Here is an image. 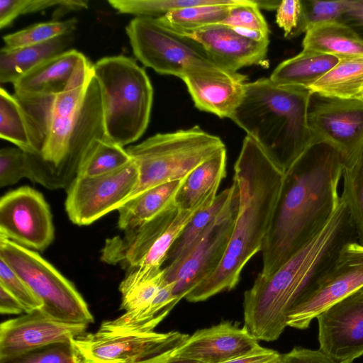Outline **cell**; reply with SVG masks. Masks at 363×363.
Masks as SVG:
<instances>
[{
  "label": "cell",
  "mask_w": 363,
  "mask_h": 363,
  "mask_svg": "<svg viewBox=\"0 0 363 363\" xmlns=\"http://www.w3.org/2000/svg\"><path fill=\"white\" fill-rule=\"evenodd\" d=\"M343 162L330 145L311 146L285 173L261 250L267 276L277 270L327 223L337 208Z\"/></svg>",
  "instance_id": "cell-1"
},
{
  "label": "cell",
  "mask_w": 363,
  "mask_h": 363,
  "mask_svg": "<svg viewBox=\"0 0 363 363\" xmlns=\"http://www.w3.org/2000/svg\"><path fill=\"white\" fill-rule=\"evenodd\" d=\"M358 242L348 206L340 203L324 226L277 270L258 274L245 291L243 328L256 340H277L289 313L307 290L332 265L342 247Z\"/></svg>",
  "instance_id": "cell-2"
},
{
  "label": "cell",
  "mask_w": 363,
  "mask_h": 363,
  "mask_svg": "<svg viewBox=\"0 0 363 363\" xmlns=\"http://www.w3.org/2000/svg\"><path fill=\"white\" fill-rule=\"evenodd\" d=\"M285 173L248 135L234 165L239 206L233 230L217 269L184 298L203 301L234 289L248 261L261 252L279 199Z\"/></svg>",
  "instance_id": "cell-3"
},
{
  "label": "cell",
  "mask_w": 363,
  "mask_h": 363,
  "mask_svg": "<svg viewBox=\"0 0 363 363\" xmlns=\"http://www.w3.org/2000/svg\"><path fill=\"white\" fill-rule=\"evenodd\" d=\"M308 89L279 85L269 77L247 82L230 119L286 173L316 141L309 128Z\"/></svg>",
  "instance_id": "cell-4"
},
{
  "label": "cell",
  "mask_w": 363,
  "mask_h": 363,
  "mask_svg": "<svg viewBox=\"0 0 363 363\" xmlns=\"http://www.w3.org/2000/svg\"><path fill=\"white\" fill-rule=\"evenodd\" d=\"M99 86L105 133L122 147L138 140L149 124L153 88L145 70L125 55L93 65Z\"/></svg>",
  "instance_id": "cell-5"
},
{
  "label": "cell",
  "mask_w": 363,
  "mask_h": 363,
  "mask_svg": "<svg viewBox=\"0 0 363 363\" xmlns=\"http://www.w3.org/2000/svg\"><path fill=\"white\" fill-rule=\"evenodd\" d=\"M135 57L160 74L182 80L206 76L246 82L247 77L218 65L192 39L171 29L158 18L135 17L125 27Z\"/></svg>",
  "instance_id": "cell-6"
},
{
  "label": "cell",
  "mask_w": 363,
  "mask_h": 363,
  "mask_svg": "<svg viewBox=\"0 0 363 363\" xmlns=\"http://www.w3.org/2000/svg\"><path fill=\"white\" fill-rule=\"evenodd\" d=\"M225 148L219 137L198 125L157 133L129 146L126 150L138 166V179L128 201L158 185L185 179L199 164Z\"/></svg>",
  "instance_id": "cell-7"
},
{
  "label": "cell",
  "mask_w": 363,
  "mask_h": 363,
  "mask_svg": "<svg viewBox=\"0 0 363 363\" xmlns=\"http://www.w3.org/2000/svg\"><path fill=\"white\" fill-rule=\"evenodd\" d=\"M0 258L31 288L43 303V312L65 323L94 322L74 284L38 252L0 237Z\"/></svg>",
  "instance_id": "cell-8"
},
{
  "label": "cell",
  "mask_w": 363,
  "mask_h": 363,
  "mask_svg": "<svg viewBox=\"0 0 363 363\" xmlns=\"http://www.w3.org/2000/svg\"><path fill=\"white\" fill-rule=\"evenodd\" d=\"M198 211L176 206L123 235L106 240L101 260L130 271L141 267L161 268L185 226Z\"/></svg>",
  "instance_id": "cell-9"
},
{
  "label": "cell",
  "mask_w": 363,
  "mask_h": 363,
  "mask_svg": "<svg viewBox=\"0 0 363 363\" xmlns=\"http://www.w3.org/2000/svg\"><path fill=\"white\" fill-rule=\"evenodd\" d=\"M189 335L123 331L101 325L95 333L72 340L82 363H150L170 354Z\"/></svg>",
  "instance_id": "cell-10"
},
{
  "label": "cell",
  "mask_w": 363,
  "mask_h": 363,
  "mask_svg": "<svg viewBox=\"0 0 363 363\" xmlns=\"http://www.w3.org/2000/svg\"><path fill=\"white\" fill-rule=\"evenodd\" d=\"M238 206L236 185L228 204L193 245L178 259L163 268L164 280L174 284V294L179 298H185L218 267L229 244Z\"/></svg>",
  "instance_id": "cell-11"
},
{
  "label": "cell",
  "mask_w": 363,
  "mask_h": 363,
  "mask_svg": "<svg viewBox=\"0 0 363 363\" xmlns=\"http://www.w3.org/2000/svg\"><path fill=\"white\" fill-rule=\"evenodd\" d=\"M363 287V245H345L332 265L289 313L287 326L307 329L325 309Z\"/></svg>",
  "instance_id": "cell-12"
},
{
  "label": "cell",
  "mask_w": 363,
  "mask_h": 363,
  "mask_svg": "<svg viewBox=\"0 0 363 363\" xmlns=\"http://www.w3.org/2000/svg\"><path fill=\"white\" fill-rule=\"evenodd\" d=\"M138 179V166L133 160L106 174L77 177L67 189L65 205L69 220L77 225H88L118 210L128 201Z\"/></svg>",
  "instance_id": "cell-13"
},
{
  "label": "cell",
  "mask_w": 363,
  "mask_h": 363,
  "mask_svg": "<svg viewBox=\"0 0 363 363\" xmlns=\"http://www.w3.org/2000/svg\"><path fill=\"white\" fill-rule=\"evenodd\" d=\"M308 121L317 143H325L351 164L363 150V101L311 93Z\"/></svg>",
  "instance_id": "cell-14"
},
{
  "label": "cell",
  "mask_w": 363,
  "mask_h": 363,
  "mask_svg": "<svg viewBox=\"0 0 363 363\" xmlns=\"http://www.w3.org/2000/svg\"><path fill=\"white\" fill-rule=\"evenodd\" d=\"M0 237L32 250L43 251L52 242V217L40 192L21 186L1 197Z\"/></svg>",
  "instance_id": "cell-15"
},
{
  "label": "cell",
  "mask_w": 363,
  "mask_h": 363,
  "mask_svg": "<svg viewBox=\"0 0 363 363\" xmlns=\"http://www.w3.org/2000/svg\"><path fill=\"white\" fill-rule=\"evenodd\" d=\"M319 350L335 363H353L363 354V293L359 289L316 317Z\"/></svg>",
  "instance_id": "cell-16"
},
{
  "label": "cell",
  "mask_w": 363,
  "mask_h": 363,
  "mask_svg": "<svg viewBox=\"0 0 363 363\" xmlns=\"http://www.w3.org/2000/svg\"><path fill=\"white\" fill-rule=\"evenodd\" d=\"M87 325L65 323L40 309L3 322L0 357L23 353L53 343L72 341L85 333Z\"/></svg>",
  "instance_id": "cell-17"
},
{
  "label": "cell",
  "mask_w": 363,
  "mask_h": 363,
  "mask_svg": "<svg viewBox=\"0 0 363 363\" xmlns=\"http://www.w3.org/2000/svg\"><path fill=\"white\" fill-rule=\"evenodd\" d=\"M259 346L258 340L243 327L224 321L189 335L171 355L203 363H222L247 354Z\"/></svg>",
  "instance_id": "cell-18"
},
{
  "label": "cell",
  "mask_w": 363,
  "mask_h": 363,
  "mask_svg": "<svg viewBox=\"0 0 363 363\" xmlns=\"http://www.w3.org/2000/svg\"><path fill=\"white\" fill-rule=\"evenodd\" d=\"M199 43L218 65L232 72L251 65H267L269 40L259 41L234 28L217 23L179 33Z\"/></svg>",
  "instance_id": "cell-19"
},
{
  "label": "cell",
  "mask_w": 363,
  "mask_h": 363,
  "mask_svg": "<svg viewBox=\"0 0 363 363\" xmlns=\"http://www.w3.org/2000/svg\"><path fill=\"white\" fill-rule=\"evenodd\" d=\"M226 148L196 167L179 189L176 206L184 211H198L213 203L220 184L226 175Z\"/></svg>",
  "instance_id": "cell-20"
},
{
  "label": "cell",
  "mask_w": 363,
  "mask_h": 363,
  "mask_svg": "<svg viewBox=\"0 0 363 363\" xmlns=\"http://www.w3.org/2000/svg\"><path fill=\"white\" fill-rule=\"evenodd\" d=\"M195 106L219 118H230L240 105L246 82L192 76L183 79Z\"/></svg>",
  "instance_id": "cell-21"
},
{
  "label": "cell",
  "mask_w": 363,
  "mask_h": 363,
  "mask_svg": "<svg viewBox=\"0 0 363 363\" xmlns=\"http://www.w3.org/2000/svg\"><path fill=\"white\" fill-rule=\"evenodd\" d=\"M84 55L71 49L37 67L13 84L18 96L58 94L64 90Z\"/></svg>",
  "instance_id": "cell-22"
},
{
  "label": "cell",
  "mask_w": 363,
  "mask_h": 363,
  "mask_svg": "<svg viewBox=\"0 0 363 363\" xmlns=\"http://www.w3.org/2000/svg\"><path fill=\"white\" fill-rule=\"evenodd\" d=\"M74 33L40 44L0 51V82L14 84L50 59L67 50Z\"/></svg>",
  "instance_id": "cell-23"
},
{
  "label": "cell",
  "mask_w": 363,
  "mask_h": 363,
  "mask_svg": "<svg viewBox=\"0 0 363 363\" xmlns=\"http://www.w3.org/2000/svg\"><path fill=\"white\" fill-rule=\"evenodd\" d=\"M184 180L158 185L125 202L117 210L118 228L123 231L134 228L176 206V196Z\"/></svg>",
  "instance_id": "cell-24"
},
{
  "label": "cell",
  "mask_w": 363,
  "mask_h": 363,
  "mask_svg": "<svg viewBox=\"0 0 363 363\" xmlns=\"http://www.w3.org/2000/svg\"><path fill=\"white\" fill-rule=\"evenodd\" d=\"M338 61L336 57L303 49L298 55L281 62L269 78L279 85L308 89Z\"/></svg>",
  "instance_id": "cell-25"
},
{
  "label": "cell",
  "mask_w": 363,
  "mask_h": 363,
  "mask_svg": "<svg viewBox=\"0 0 363 363\" xmlns=\"http://www.w3.org/2000/svg\"><path fill=\"white\" fill-rule=\"evenodd\" d=\"M303 49L330 55L339 60L363 56V40L340 22L314 26L306 30Z\"/></svg>",
  "instance_id": "cell-26"
},
{
  "label": "cell",
  "mask_w": 363,
  "mask_h": 363,
  "mask_svg": "<svg viewBox=\"0 0 363 363\" xmlns=\"http://www.w3.org/2000/svg\"><path fill=\"white\" fill-rule=\"evenodd\" d=\"M363 88V56L339 60L308 89L311 93L338 98L356 99Z\"/></svg>",
  "instance_id": "cell-27"
},
{
  "label": "cell",
  "mask_w": 363,
  "mask_h": 363,
  "mask_svg": "<svg viewBox=\"0 0 363 363\" xmlns=\"http://www.w3.org/2000/svg\"><path fill=\"white\" fill-rule=\"evenodd\" d=\"M242 0H210L198 6L172 11L158 18L179 33H189L221 23L231 9Z\"/></svg>",
  "instance_id": "cell-28"
},
{
  "label": "cell",
  "mask_w": 363,
  "mask_h": 363,
  "mask_svg": "<svg viewBox=\"0 0 363 363\" xmlns=\"http://www.w3.org/2000/svg\"><path fill=\"white\" fill-rule=\"evenodd\" d=\"M132 161L126 149L107 138L94 140L84 153L77 177H92L117 170Z\"/></svg>",
  "instance_id": "cell-29"
},
{
  "label": "cell",
  "mask_w": 363,
  "mask_h": 363,
  "mask_svg": "<svg viewBox=\"0 0 363 363\" xmlns=\"http://www.w3.org/2000/svg\"><path fill=\"white\" fill-rule=\"evenodd\" d=\"M0 137L21 150L37 155L26 115L14 95L0 89Z\"/></svg>",
  "instance_id": "cell-30"
},
{
  "label": "cell",
  "mask_w": 363,
  "mask_h": 363,
  "mask_svg": "<svg viewBox=\"0 0 363 363\" xmlns=\"http://www.w3.org/2000/svg\"><path fill=\"white\" fill-rule=\"evenodd\" d=\"M236 190L232 185L218 194L212 204L197 211L171 247L165 262L172 263L182 257L196 241L211 223L228 204Z\"/></svg>",
  "instance_id": "cell-31"
},
{
  "label": "cell",
  "mask_w": 363,
  "mask_h": 363,
  "mask_svg": "<svg viewBox=\"0 0 363 363\" xmlns=\"http://www.w3.org/2000/svg\"><path fill=\"white\" fill-rule=\"evenodd\" d=\"M342 177L341 197L350 210L358 242L363 245V150L353 163L343 166Z\"/></svg>",
  "instance_id": "cell-32"
},
{
  "label": "cell",
  "mask_w": 363,
  "mask_h": 363,
  "mask_svg": "<svg viewBox=\"0 0 363 363\" xmlns=\"http://www.w3.org/2000/svg\"><path fill=\"white\" fill-rule=\"evenodd\" d=\"M56 94L15 96L27 118L33 142L38 155L46 139Z\"/></svg>",
  "instance_id": "cell-33"
},
{
  "label": "cell",
  "mask_w": 363,
  "mask_h": 363,
  "mask_svg": "<svg viewBox=\"0 0 363 363\" xmlns=\"http://www.w3.org/2000/svg\"><path fill=\"white\" fill-rule=\"evenodd\" d=\"M76 18L63 21L40 23L3 37L6 50L40 44L64 35L74 33L77 25Z\"/></svg>",
  "instance_id": "cell-34"
},
{
  "label": "cell",
  "mask_w": 363,
  "mask_h": 363,
  "mask_svg": "<svg viewBox=\"0 0 363 363\" xmlns=\"http://www.w3.org/2000/svg\"><path fill=\"white\" fill-rule=\"evenodd\" d=\"M221 24L234 28L240 34L259 41L269 40V28L260 9L252 0H242L232 7Z\"/></svg>",
  "instance_id": "cell-35"
},
{
  "label": "cell",
  "mask_w": 363,
  "mask_h": 363,
  "mask_svg": "<svg viewBox=\"0 0 363 363\" xmlns=\"http://www.w3.org/2000/svg\"><path fill=\"white\" fill-rule=\"evenodd\" d=\"M210 0H108L118 13L159 18L172 11L206 4Z\"/></svg>",
  "instance_id": "cell-36"
},
{
  "label": "cell",
  "mask_w": 363,
  "mask_h": 363,
  "mask_svg": "<svg viewBox=\"0 0 363 363\" xmlns=\"http://www.w3.org/2000/svg\"><path fill=\"white\" fill-rule=\"evenodd\" d=\"M0 363H82V361L72 341H67L2 357Z\"/></svg>",
  "instance_id": "cell-37"
},
{
  "label": "cell",
  "mask_w": 363,
  "mask_h": 363,
  "mask_svg": "<svg viewBox=\"0 0 363 363\" xmlns=\"http://www.w3.org/2000/svg\"><path fill=\"white\" fill-rule=\"evenodd\" d=\"M23 178H27L32 182H35L33 155L18 147L1 149L0 186L13 185Z\"/></svg>",
  "instance_id": "cell-38"
},
{
  "label": "cell",
  "mask_w": 363,
  "mask_h": 363,
  "mask_svg": "<svg viewBox=\"0 0 363 363\" xmlns=\"http://www.w3.org/2000/svg\"><path fill=\"white\" fill-rule=\"evenodd\" d=\"M305 33L310 28L326 23L339 22L347 0H301Z\"/></svg>",
  "instance_id": "cell-39"
},
{
  "label": "cell",
  "mask_w": 363,
  "mask_h": 363,
  "mask_svg": "<svg viewBox=\"0 0 363 363\" xmlns=\"http://www.w3.org/2000/svg\"><path fill=\"white\" fill-rule=\"evenodd\" d=\"M0 285L7 289L21 303L26 313H30L43 307V303L28 284L1 258Z\"/></svg>",
  "instance_id": "cell-40"
},
{
  "label": "cell",
  "mask_w": 363,
  "mask_h": 363,
  "mask_svg": "<svg viewBox=\"0 0 363 363\" xmlns=\"http://www.w3.org/2000/svg\"><path fill=\"white\" fill-rule=\"evenodd\" d=\"M62 0H1L0 28L9 26L21 15L57 7Z\"/></svg>",
  "instance_id": "cell-41"
},
{
  "label": "cell",
  "mask_w": 363,
  "mask_h": 363,
  "mask_svg": "<svg viewBox=\"0 0 363 363\" xmlns=\"http://www.w3.org/2000/svg\"><path fill=\"white\" fill-rule=\"evenodd\" d=\"M276 23L287 38L296 37L305 30L301 0H282L276 10Z\"/></svg>",
  "instance_id": "cell-42"
},
{
  "label": "cell",
  "mask_w": 363,
  "mask_h": 363,
  "mask_svg": "<svg viewBox=\"0 0 363 363\" xmlns=\"http://www.w3.org/2000/svg\"><path fill=\"white\" fill-rule=\"evenodd\" d=\"M339 22L350 28L363 40V0H347Z\"/></svg>",
  "instance_id": "cell-43"
},
{
  "label": "cell",
  "mask_w": 363,
  "mask_h": 363,
  "mask_svg": "<svg viewBox=\"0 0 363 363\" xmlns=\"http://www.w3.org/2000/svg\"><path fill=\"white\" fill-rule=\"evenodd\" d=\"M222 363H284L283 354L259 346L242 356Z\"/></svg>",
  "instance_id": "cell-44"
},
{
  "label": "cell",
  "mask_w": 363,
  "mask_h": 363,
  "mask_svg": "<svg viewBox=\"0 0 363 363\" xmlns=\"http://www.w3.org/2000/svg\"><path fill=\"white\" fill-rule=\"evenodd\" d=\"M284 363H335L318 350L294 347L290 352L283 354Z\"/></svg>",
  "instance_id": "cell-45"
},
{
  "label": "cell",
  "mask_w": 363,
  "mask_h": 363,
  "mask_svg": "<svg viewBox=\"0 0 363 363\" xmlns=\"http://www.w3.org/2000/svg\"><path fill=\"white\" fill-rule=\"evenodd\" d=\"M0 311L3 314L26 313L21 303L4 286L0 285Z\"/></svg>",
  "instance_id": "cell-46"
},
{
  "label": "cell",
  "mask_w": 363,
  "mask_h": 363,
  "mask_svg": "<svg viewBox=\"0 0 363 363\" xmlns=\"http://www.w3.org/2000/svg\"><path fill=\"white\" fill-rule=\"evenodd\" d=\"M89 6L88 1L82 0H62V3L57 6V9L52 14V21H57L58 19L69 12L70 11H79L87 9Z\"/></svg>",
  "instance_id": "cell-47"
},
{
  "label": "cell",
  "mask_w": 363,
  "mask_h": 363,
  "mask_svg": "<svg viewBox=\"0 0 363 363\" xmlns=\"http://www.w3.org/2000/svg\"><path fill=\"white\" fill-rule=\"evenodd\" d=\"M199 362L172 357L170 354L164 355L150 363H199Z\"/></svg>",
  "instance_id": "cell-48"
},
{
  "label": "cell",
  "mask_w": 363,
  "mask_h": 363,
  "mask_svg": "<svg viewBox=\"0 0 363 363\" xmlns=\"http://www.w3.org/2000/svg\"><path fill=\"white\" fill-rule=\"evenodd\" d=\"M259 9L276 11L281 1L279 0H252Z\"/></svg>",
  "instance_id": "cell-49"
},
{
  "label": "cell",
  "mask_w": 363,
  "mask_h": 363,
  "mask_svg": "<svg viewBox=\"0 0 363 363\" xmlns=\"http://www.w3.org/2000/svg\"><path fill=\"white\" fill-rule=\"evenodd\" d=\"M356 99L363 101V88L359 92V94H357Z\"/></svg>",
  "instance_id": "cell-50"
},
{
  "label": "cell",
  "mask_w": 363,
  "mask_h": 363,
  "mask_svg": "<svg viewBox=\"0 0 363 363\" xmlns=\"http://www.w3.org/2000/svg\"><path fill=\"white\" fill-rule=\"evenodd\" d=\"M363 293V287L359 289Z\"/></svg>",
  "instance_id": "cell-51"
},
{
  "label": "cell",
  "mask_w": 363,
  "mask_h": 363,
  "mask_svg": "<svg viewBox=\"0 0 363 363\" xmlns=\"http://www.w3.org/2000/svg\"><path fill=\"white\" fill-rule=\"evenodd\" d=\"M199 363H203V362H199Z\"/></svg>",
  "instance_id": "cell-52"
}]
</instances>
